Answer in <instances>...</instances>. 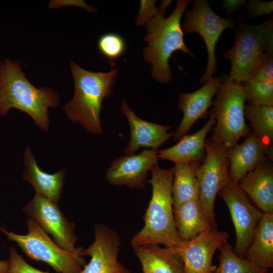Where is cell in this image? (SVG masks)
<instances>
[{
	"instance_id": "obj_1",
	"label": "cell",
	"mask_w": 273,
	"mask_h": 273,
	"mask_svg": "<svg viewBox=\"0 0 273 273\" xmlns=\"http://www.w3.org/2000/svg\"><path fill=\"white\" fill-rule=\"evenodd\" d=\"M171 1H162L158 12L147 22V34L144 40L148 46L143 51L145 61L152 65L151 75L157 81L165 83L172 79L169 60L175 52L180 51L194 57L186 46L180 21L191 4L189 0H178L169 16L164 18L166 8Z\"/></svg>"
},
{
	"instance_id": "obj_2",
	"label": "cell",
	"mask_w": 273,
	"mask_h": 273,
	"mask_svg": "<svg viewBox=\"0 0 273 273\" xmlns=\"http://www.w3.org/2000/svg\"><path fill=\"white\" fill-rule=\"evenodd\" d=\"M151 178L147 180L152 189L151 200L143 217V228L130 240L132 248L148 245L163 244L176 248L182 241L174 221L172 194L174 167L168 169L158 164L151 169Z\"/></svg>"
},
{
	"instance_id": "obj_3",
	"label": "cell",
	"mask_w": 273,
	"mask_h": 273,
	"mask_svg": "<svg viewBox=\"0 0 273 273\" xmlns=\"http://www.w3.org/2000/svg\"><path fill=\"white\" fill-rule=\"evenodd\" d=\"M60 96L50 87L33 86L22 71L19 61L0 62V115L12 108L28 114L41 129L49 125L48 108L58 106Z\"/></svg>"
},
{
	"instance_id": "obj_4",
	"label": "cell",
	"mask_w": 273,
	"mask_h": 273,
	"mask_svg": "<svg viewBox=\"0 0 273 273\" xmlns=\"http://www.w3.org/2000/svg\"><path fill=\"white\" fill-rule=\"evenodd\" d=\"M70 66L74 83V94L65 105L68 118L78 122L89 132L101 134L100 114L103 100L113 92L118 69L109 72H93L85 70L70 60Z\"/></svg>"
},
{
	"instance_id": "obj_5",
	"label": "cell",
	"mask_w": 273,
	"mask_h": 273,
	"mask_svg": "<svg viewBox=\"0 0 273 273\" xmlns=\"http://www.w3.org/2000/svg\"><path fill=\"white\" fill-rule=\"evenodd\" d=\"M221 83L213 102L215 124L212 128V139L222 144L228 149L238 144L242 137L251 132L244 115L245 95L240 83L223 74Z\"/></svg>"
},
{
	"instance_id": "obj_6",
	"label": "cell",
	"mask_w": 273,
	"mask_h": 273,
	"mask_svg": "<svg viewBox=\"0 0 273 273\" xmlns=\"http://www.w3.org/2000/svg\"><path fill=\"white\" fill-rule=\"evenodd\" d=\"M28 233L20 235L0 228L8 239L14 242L31 259L42 261L58 273H79L86 264L82 257L84 248L70 252L59 246L32 219L27 220Z\"/></svg>"
},
{
	"instance_id": "obj_7",
	"label": "cell",
	"mask_w": 273,
	"mask_h": 273,
	"mask_svg": "<svg viewBox=\"0 0 273 273\" xmlns=\"http://www.w3.org/2000/svg\"><path fill=\"white\" fill-rule=\"evenodd\" d=\"M269 52H273L272 17L258 25L242 23L233 46L224 54L231 62L230 77L238 83L246 81L259 61Z\"/></svg>"
},
{
	"instance_id": "obj_8",
	"label": "cell",
	"mask_w": 273,
	"mask_h": 273,
	"mask_svg": "<svg viewBox=\"0 0 273 273\" xmlns=\"http://www.w3.org/2000/svg\"><path fill=\"white\" fill-rule=\"evenodd\" d=\"M205 157L196 169L199 186V198L212 226L216 228L214 205L219 192L231 181L228 149L209 137L205 144Z\"/></svg>"
},
{
	"instance_id": "obj_9",
	"label": "cell",
	"mask_w": 273,
	"mask_h": 273,
	"mask_svg": "<svg viewBox=\"0 0 273 273\" xmlns=\"http://www.w3.org/2000/svg\"><path fill=\"white\" fill-rule=\"evenodd\" d=\"M182 26L183 31L187 34L194 32L200 34L206 44L207 64L205 73L200 79V83L204 84L216 72V43L224 30L234 28L235 21L216 15L207 1L196 0L193 8L187 11Z\"/></svg>"
},
{
	"instance_id": "obj_10",
	"label": "cell",
	"mask_w": 273,
	"mask_h": 273,
	"mask_svg": "<svg viewBox=\"0 0 273 273\" xmlns=\"http://www.w3.org/2000/svg\"><path fill=\"white\" fill-rule=\"evenodd\" d=\"M218 195L227 205L234 225L236 241L233 251L244 258L263 213L254 205L239 184L230 181Z\"/></svg>"
},
{
	"instance_id": "obj_11",
	"label": "cell",
	"mask_w": 273,
	"mask_h": 273,
	"mask_svg": "<svg viewBox=\"0 0 273 273\" xmlns=\"http://www.w3.org/2000/svg\"><path fill=\"white\" fill-rule=\"evenodd\" d=\"M22 211L52 235L54 242L62 248L72 252L84 249L75 247L77 240L74 232L75 224L65 217L57 203L35 193Z\"/></svg>"
},
{
	"instance_id": "obj_12",
	"label": "cell",
	"mask_w": 273,
	"mask_h": 273,
	"mask_svg": "<svg viewBox=\"0 0 273 273\" xmlns=\"http://www.w3.org/2000/svg\"><path fill=\"white\" fill-rule=\"evenodd\" d=\"M120 245V237L115 231L103 223L97 224L95 240L82 253L90 257V261L79 273H131L118 260Z\"/></svg>"
},
{
	"instance_id": "obj_13",
	"label": "cell",
	"mask_w": 273,
	"mask_h": 273,
	"mask_svg": "<svg viewBox=\"0 0 273 273\" xmlns=\"http://www.w3.org/2000/svg\"><path fill=\"white\" fill-rule=\"evenodd\" d=\"M228 238L225 231L212 228L189 241H182L179 246L172 249L179 255L186 273H212L215 252Z\"/></svg>"
},
{
	"instance_id": "obj_14",
	"label": "cell",
	"mask_w": 273,
	"mask_h": 273,
	"mask_svg": "<svg viewBox=\"0 0 273 273\" xmlns=\"http://www.w3.org/2000/svg\"><path fill=\"white\" fill-rule=\"evenodd\" d=\"M157 150L144 149L138 154L118 157L107 169L106 181L111 185L143 189L147 181L148 171L157 165L159 160Z\"/></svg>"
},
{
	"instance_id": "obj_15",
	"label": "cell",
	"mask_w": 273,
	"mask_h": 273,
	"mask_svg": "<svg viewBox=\"0 0 273 273\" xmlns=\"http://www.w3.org/2000/svg\"><path fill=\"white\" fill-rule=\"evenodd\" d=\"M220 83V77H211L199 89L179 95L178 107L183 112V117L179 125L173 132L174 141H178L187 134L198 120L207 115L208 109L212 105V99Z\"/></svg>"
},
{
	"instance_id": "obj_16",
	"label": "cell",
	"mask_w": 273,
	"mask_h": 273,
	"mask_svg": "<svg viewBox=\"0 0 273 273\" xmlns=\"http://www.w3.org/2000/svg\"><path fill=\"white\" fill-rule=\"evenodd\" d=\"M272 148L267 147L252 131L244 142L228 149L230 181L238 184L240 180L259 164L272 159Z\"/></svg>"
},
{
	"instance_id": "obj_17",
	"label": "cell",
	"mask_w": 273,
	"mask_h": 273,
	"mask_svg": "<svg viewBox=\"0 0 273 273\" xmlns=\"http://www.w3.org/2000/svg\"><path fill=\"white\" fill-rule=\"evenodd\" d=\"M120 109L126 117L130 126V140L124 152L131 155L142 148H158L167 141L173 135L168 133L171 126L158 124L144 120L136 116L124 100Z\"/></svg>"
},
{
	"instance_id": "obj_18",
	"label": "cell",
	"mask_w": 273,
	"mask_h": 273,
	"mask_svg": "<svg viewBox=\"0 0 273 273\" xmlns=\"http://www.w3.org/2000/svg\"><path fill=\"white\" fill-rule=\"evenodd\" d=\"M215 122L213 110L204 125L195 133L185 135L175 145L158 149L157 154L161 160H169L174 164L193 162L201 164L205 157L206 137Z\"/></svg>"
},
{
	"instance_id": "obj_19",
	"label": "cell",
	"mask_w": 273,
	"mask_h": 273,
	"mask_svg": "<svg viewBox=\"0 0 273 273\" xmlns=\"http://www.w3.org/2000/svg\"><path fill=\"white\" fill-rule=\"evenodd\" d=\"M264 161L247 173L239 185L263 213H273V167Z\"/></svg>"
},
{
	"instance_id": "obj_20",
	"label": "cell",
	"mask_w": 273,
	"mask_h": 273,
	"mask_svg": "<svg viewBox=\"0 0 273 273\" xmlns=\"http://www.w3.org/2000/svg\"><path fill=\"white\" fill-rule=\"evenodd\" d=\"M24 164L23 179L33 187L35 193L57 203L62 196L66 169H62L53 174L43 171L28 147L24 155Z\"/></svg>"
},
{
	"instance_id": "obj_21",
	"label": "cell",
	"mask_w": 273,
	"mask_h": 273,
	"mask_svg": "<svg viewBox=\"0 0 273 273\" xmlns=\"http://www.w3.org/2000/svg\"><path fill=\"white\" fill-rule=\"evenodd\" d=\"M132 248L143 273H186L179 255L170 247L148 244Z\"/></svg>"
},
{
	"instance_id": "obj_22",
	"label": "cell",
	"mask_w": 273,
	"mask_h": 273,
	"mask_svg": "<svg viewBox=\"0 0 273 273\" xmlns=\"http://www.w3.org/2000/svg\"><path fill=\"white\" fill-rule=\"evenodd\" d=\"M175 226L182 241H189L212 228L199 197L173 207Z\"/></svg>"
},
{
	"instance_id": "obj_23",
	"label": "cell",
	"mask_w": 273,
	"mask_h": 273,
	"mask_svg": "<svg viewBox=\"0 0 273 273\" xmlns=\"http://www.w3.org/2000/svg\"><path fill=\"white\" fill-rule=\"evenodd\" d=\"M244 258L268 270L273 267V213H263Z\"/></svg>"
},
{
	"instance_id": "obj_24",
	"label": "cell",
	"mask_w": 273,
	"mask_h": 273,
	"mask_svg": "<svg viewBox=\"0 0 273 273\" xmlns=\"http://www.w3.org/2000/svg\"><path fill=\"white\" fill-rule=\"evenodd\" d=\"M199 165L193 162L175 164L172 189L173 207L199 197L196 169Z\"/></svg>"
},
{
	"instance_id": "obj_25",
	"label": "cell",
	"mask_w": 273,
	"mask_h": 273,
	"mask_svg": "<svg viewBox=\"0 0 273 273\" xmlns=\"http://www.w3.org/2000/svg\"><path fill=\"white\" fill-rule=\"evenodd\" d=\"M245 117L250 122L252 132L268 148L273 142V106L245 105Z\"/></svg>"
},
{
	"instance_id": "obj_26",
	"label": "cell",
	"mask_w": 273,
	"mask_h": 273,
	"mask_svg": "<svg viewBox=\"0 0 273 273\" xmlns=\"http://www.w3.org/2000/svg\"><path fill=\"white\" fill-rule=\"evenodd\" d=\"M219 264L212 273H268V270L259 267L238 256L227 241L219 249Z\"/></svg>"
},
{
	"instance_id": "obj_27",
	"label": "cell",
	"mask_w": 273,
	"mask_h": 273,
	"mask_svg": "<svg viewBox=\"0 0 273 273\" xmlns=\"http://www.w3.org/2000/svg\"><path fill=\"white\" fill-rule=\"evenodd\" d=\"M241 84L248 104L273 106V80L257 81L249 79Z\"/></svg>"
},
{
	"instance_id": "obj_28",
	"label": "cell",
	"mask_w": 273,
	"mask_h": 273,
	"mask_svg": "<svg viewBox=\"0 0 273 273\" xmlns=\"http://www.w3.org/2000/svg\"><path fill=\"white\" fill-rule=\"evenodd\" d=\"M97 45L100 53L110 61L112 67L115 65V61L123 55L126 49L124 39L115 33L103 34L99 38Z\"/></svg>"
},
{
	"instance_id": "obj_29",
	"label": "cell",
	"mask_w": 273,
	"mask_h": 273,
	"mask_svg": "<svg viewBox=\"0 0 273 273\" xmlns=\"http://www.w3.org/2000/svg\"><path fill=\"white\" fill-rule=\"evenodd\" d=\"M250 79L257 81L273 80V52L266 53L253 70Z\"/></svg>"
},
{
	"instance_id": "obj_30",
	"label": "cell",
	"mask_w": 273,
	"mask_h": 273,
	"mask_svg": "<svg viewBox=\"0 0 273 273\" xmlns=\"http://www.w3.org/2000/svg\"><path fill=\"white\" fill-rule=\"evenodd\" d=\"M8 273H49L37 269L29 265L12 246L10 248Z\"/></svg>"
},
{
	"instance_id": "obj_31",
	"label": "cell",
	"mask_w": 273,
	"mask_h": 273,
	"mask_svg": "<svg viewBox=\"0 0 273 273\" xmlns=\"http://www.w3.org/2000/svg\"><path fill=\"white\" fill-rule=\"evenodd\" d=\"M247 9L249 14L253 17L268 15L273 11V2L250 1L247 5Z\"/></svg>"
},
{
	"instance_id": "obj_32",
	"label": "cell",
	"mask_w": 273,
	"mask_h": 273,
	"mask_svg": "<svg viewBox=\"0 0 273 273\" xmlns=\"http://www.w3.org/2000/svg\"><path fill=\"white\" fill-rule=\"evenodd\" d=\"M155 1H142L139 16L136 23L139 25H145L148 21L158 11L155 7Z\"/></svg>"
},
{
	"instance_id": "obj_33",
	"label": "cell",
	"mask_w": 273,
	"mask_h": 273,
	"mask_svg": "<svg viewBox=\"0 0 273 273\" xmlns=\"http://www.w3.org/2000/svg\"><path fill=\"white\" fill-rule=\"evenodd\" d=\"M242 0H225L223 1V6L229 13H231L240 8L245 3Z\"/></svg>"
},
{
	"instance_id": "obj_34",
	"label": "cell",
	"mask_w": 273,
	"mask_h": 273,
	"mask_svg": "<svg viewBox=\"0 0 273 273\" xmlns=\"http://www.w3.org/2000/svg\"><path fill=\"white\" fill-rule=\"evenodd\" d=\"M9 267V261L0 260V273H8Z\"/></svg>"
}]
</instances>
